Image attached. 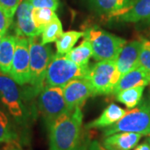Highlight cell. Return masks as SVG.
Returning a JSON list of instances; mask_svg holds the SVG:
<instances>
[{
  "instance_id": "6da1fadb",
  "label": "cell",
  "mask_w": 150,
  "mask_h": 150,
  "mask_svg": "<svg viewBox=\"0 0 150 150\" xmlns=\"http://www.w3.org/2000/svg\"><path fill=\"white\" fill-rule=\"evenodd\" d=\"M82 108L67 111L48 127L49 150H85L82 141Z\"/></svg>"
},
{
  "instance_id": "7a4b0ae2",
  "label": "cell",
  "mask_w": 150,
  "mask_h": 150,
  "mask_svg": "<svg viewBox=\"0 0 150 150\" xmlns=\"http://www.w3.org/2000/svg\"><path fill=\"white\" fill-rule=\"evenodd\" d=\"M30 53V90L29 96L38 95L45 87V77L48 64L54 56L51 45L42 44L41 38H28Z\"/></svg>"
},
{
  "instance_id": "3957f363",
  "label": "cell",
  "mask_w": 150,
  "mask_h": 150,
  "mask_svg": "<svg viewBox=\"0 0 150 150\" xmlns=\"http://www.w3.org/2000/svg\"><path fill=\"white\" fill-rule=\"evenodd\" d=\"M120 132L150 134V98L142 100L136 107L127 111L118 122L106 128L103 130V136L107 137Z\"/></svg>"
},
{
  "instance_id": "277c9868",
  "label": "cell",
  "mask_w": 150,
  "mask_h": 150,
  "mask_svg": "<svg viewBox=\"0 0 150 150\" xmlns=\"http://www.w3.org/2000/svg\"><path fill=\"white\" fill-rule=\"evenodd\" d=\"M83 37L91 44L93 57L97 61L116 60L127 41L97 27L84 31Z\"/></svg>"
},
{
  "instance_id": "5b68a950",
  "label": "cell",
  "mask_w": 150,
  "mask_h": 150,
  "mask_svg": "<svg viewBox=\"0 0 150 150\" xmlns=\"http://www.w3.org/2000/svg\"><path fill=\"white\" fill-rule=\"evenodd\" d=\"M89 67L79 66L64 55L54 54L45 77V86L63 88L71 81L88 76Z\"/></svg>"
},
{
  "instance_id": "8992f818",
  "label": "cell",
  "mask_w": 150,
  "mask_h": 150,
  "mask_svg": "<svg viewBox=\"0 0 150 150\" xmlns=\"http://www.w3.org/2000/svg\"><path fill=\"white\" fill-rule=\"evenodd\" d=\"M0 101L18 124H26L27 108L18 85L9 75L0 73Z\"/></svg>"
},
{
  "instance_id": "52a82bcc",
  "label": "cell",
  "mask_w": 150,
  "mask_h": 150,
  "mask_svg": "<svg viewBox=\"0 0 150 150\" xmlns=\"http://www.w3.org/2000/svg\"><path fill=\"white\" fill-rule=\"evenodd\" d=\"M95 94H110L121 78L115 60L98 61L89 68L88 76Z\"/></svg>"
},
{
  "instance_id": "ba28073f",
  "label": "cell",
  "mask_w": 150,
  "mask_h": 150,
  "mask_svg": "<svg viewBox=\"0 0 150 150\" xmlns=\"http://www.w3.org/2000/svg\"><path fill=\"white\" fill-rule=\"evenodd\" d=\"M38 108L48 128L59 116L69 111L63 88L45 86L38 93Z\"/></svg>"
},
{
  "instance_id": "9c48e42d",
  "label": "cell",
  "mask_w": 150,
  "mask_h": 150,
  "mask_svg": "<svg viewBox=\"0 0 150 150\" xmlns=\"http://www.w3.org/2000/svg\"><path fill=\"white\" fill-rule=\"evenodd\" d=\"M14 56L9 76L18 85L30 82V53L28 38L17 36Z\"/></svg>"
},
{
  "instance_id": "30bf717a",
  "label": "cell",
  "mask_w": 150,
  "mask_h": 150,
  "mask_svg": "<svg viewBox=\"0 0 150 150\" xmlns=\"http://www.w3.org/2000/svg\"><path fill=\"white\" fill-rule=\"evenodd\" d=\"M63 93L69 110L83 107L90 97L96 96L93 87L88 77L71 81L63 87Z\"/></svg>"
},
{
  "instance_id": "8fae6325",
  "label": "cell",
  "mask_w": 150,
  "mask_h": 150,
  "mask_svg": "<svg viewBox=\"0 0 150 150\" xmlns=\"http://www.w3.org/2000/svg\"><path fill=\"white\" fill-rule=\"evenodd\" d=\"M108 17L125 23H150V0H131L127 7Z\"/></svg>"
},
{
  "instance_id": "7c38bea8",
  "label": "cell",
  "mask_w": 150,
  "mask_h": 150,
  "mask_svg": "<svg viewBox=\"0 0 150 150\" xmlns=\"http://www.w3.org/2000/svg\"><path fill=\"white\" fill-rule=\"evenodd\" d=\"M33 6L29 0H21L16 11V35L27 38L39 36L41 33L35 27L32 20Z\"/></svg>"
},
{
  "instance_id": "4fadbf2b",
  "label": "cell",
  "mask_w": 150,
  "mask_h": 150,
  "mask_svg": "<svg viewBox=\"0 0 150 150\" xmlns=\"http://www.w3.org/2000/svg\"><path fill=\"white\" fill-rule=\"evenodd\" d=\"M141 50V41L134 40L126 43L120 51L118 58L116 59V65L121 77L129 71L139 66V54Z\"/></svg>"
},
{
  "instance_id": "5bb4252c",
  "label": "cell",
  "mask_w": 150,
  "mask_h": 150,
  "mask_svg": "<svg viewBox=\"0 0 150 150\" xmlns=\"http://www.w3.org/2000/svg\"><path fill=\"white\" fill-rule=\"evenodd\" d=\"M150 83V74L143 67L138 66L129 73L123 75L115 85L112 93L116 94L120 91L139 86L149 85Z\"/></svg>"
},
{
  "instance_id": "9a60e30c",
  "label": "cell",
  "mask_w": 150,
  "mask_h": 150,
  "mask_svg": "<svg viewBox=\"0 0 150 150\" xmlns=\"http://www.w3.org/2000/svg\"><path fill=\"white\" fill-rule=\"evenodd\" d=\"M142 134L120 132L104 138L103 145L108 150H131L142 138Z\"/></svg>"
},
{
  "instance_id": "2e32d148",
  "label": "cell",
  "mask_w": 150,
  "mask_h": 150,
  "mask_svg": "<svg viewBox=\"0 0 150 150\" xmlns=\"http://www.w3.org/2000/svg\"><path fill=\"white\" fill-rule=\"evenodd\" d=\"M126 112L127 111L125 109L117 104L111 103L103 110L98 118L88 123L85 126V129H104L110 127L123 118Z\"/></svg>"
},
{
  "instance_id": "e0dca14e",
  "label": "cell",
  "mask_w": 150,
  "mask_h": 150,
  "mask_svg": "<svg viewBox=\"0 0 150 150\" xmlns=\"http://www.w3.org/2000/svg\"><path fill=\"white\" fill-rule=\"evenodd\" d=\"M17 35H4L0 43V73L9 75L14 56Z\"/></svg>"
},
{
  "instance_id": "ac0fdd59",
  "label": "cell",
  "mask_w": 150,
  "mask_h": 150,
  "mask_svg": "<svg viewBox=\"0 0 150 150\" xmlns=\"http://www.w3.org/2000/svg\"><path fill=\"white\" fill-rule=\"evenodd\" d=\"M66 58L70 59L79 66L88 67L89 60L93 57V49L89 41L84 38V39L76 48H74L70 52L64 55Z\"/></svg>"
},
{
  "instance_id": "d6986e66",
  "label": "cell",
  "mask_w": 150,
  "mask_h": 150,
  "mask_svg": "<svg viewBox=\"0 0 150 150\" xmlns=\"http://www.w3.org/2000/svg\"><path fill=\"white\" fill-rule=\"evenodd\" d=\"M87 2L92 9L109 16L127 7L131 0H87Z\"/></svg>"
},
{
  "instance_id": "ffe728a7",
  "label": "cell",
  "mask_w": 150,
  "mask_h": 150,
  "mask_svg": "<svg viewBox=\"0 0 150 150\" xmlns=\"http://www.w3.org/2000/svg\"><path fill=\"white\" fill-rule=\"evenodd\" d=\"M83 35L84 33L79 31H68L63 33V34L55 42L57 54L59 55H65L68 54L74 48L79 39L83 37Z\"/></svg>"
},
{
  "instance_id": "44dd1931",
  "label": "cell",
  "mask_w": 150,
  "mask_h": 150,
  "mask_svg": "<svg viewBox=\"0 0 150 150\" xmlns=\"http://www.w3.org/2000/svg\"><path fill=\"white\" fill-rule=\"evenodd\" d=\"M144 90V86L125 89L116 93V99L118 102L126 105L129 108H134L142 101Z\"/></svg>"
},
{
  "instance_id": "7402d4cb",
  "label": "cell",
  "mask_w": 150,
  "mask_h": 150,
  "mask_svg": "<svg viewBox=\"0 0 150 150\" xmlns=\"http://www.w3.org/2000/svg\"><path fill=\"white\" fill-rule=\"evenodd\" d=\"M31 15L35 27L41 33L44 28L57 16L55 11L47 8H33Z\"/></svg>"
},
{
  "instance_id": "603a6c76",
  "label": "cell",
  "mask_w": 150,
  "mask_h": 150,
  "mask_svg": "<svg viewBox=\"0 0 150 150\" xmlns=\"http://www.w3.org/2000/svg\"><path fill=\"white\" fill-rule=\"evenodd\" d=\"M63 33L62 23L59 20V17L56 16L44 28L41 33V43L42 44H48L56 42L58 38L63 34Z\"/></svg>"
},
{
  "instance_id": "cb8c5ba5",
  "label": "cell",
  "mask_w": 150,
  "mask_h": 150,
  "mask_svg": "<svg viewBox=\"0 0 150 150\" xmlns=\"http://www.w3.org/2000/svg\"><path fill=\"white\" fill-rule=\"evenodd\" d=\"M17 139V134L8 118L0 110V144L11 143Z\"/></svg>"
},
{
  "instance_id": "d4e9b609",
  "label": "cell",
  "mask_w": 150,
  "mask_h": 150,
  "mask_svg": "<svg viewBox=\"0 0 150 150\" xmlns=\"http://www.w3.org/2000/svg\"><path fill=\"white\" fill-rule=\"evenodd\" d=\"M139 64L150 74V40L147 38H143L141 40Z\"/></svg>"
},
{
  "instance_id": "484cf974",
  "label": "cell",
  "mask_w": 150,
  "mask_h": 150,
  "mask_svg": "<svg viewBox=\"0 0 150 150\" xmlns=\"http://www.w3.org/2000/svg\"><path fill=\"white\" fill-rule=\"evenodd\" d=\"M21 0H0V8H3L7 15L13 19Z\"/></svg>"
},
{
  "instance_id": "4316f807",
  "label": "cell",
  "mask_w": 150,
  "mask_h": 150,
  "mask_svg": "<svg viewBox=\"0 0 150 150\" xmlns=\"http://www.w3.org/2000/svg\"><path fill=\"white\" fill-rule=\"evenodd\" d=\"M33 8H47L56 11L59 8V0H29Z\"/></svg>"
},
{
  "instance_id": "83f0119b",
  "label": "cell",
  "mask_w": 150,
  "mask_h": 150,
  "mask_svg": "<svg viewBox=\"0 0 150 150\" xmlns=\"http://www.w3.org/2000/svg\"><path fill=\"white\" fill-rule=\"evenodd\" d=\"M13 23V19L7 15L4 10L0 8V34L5 35Z\"/></svg>"
},
{
  "instance_id": "f1b7e54d",
  "label": "cell",
  "mask_w": 150,
  "mask_h": 150,
  "mask_svg": "<svg viewBox=\"0 0 150 150\" xmlns=\"http://www.w3.org/2000/svg\"><path fill=\"white\" fill-rule=\"evenodd\" d=\"M87 150H108L96 140L90 142L87 146Z\"/></svg>"
},
{
  "instance_id": "f546056e",
  "label": "cell",
  "mask_w": 150,
  "mask_h": 150,
  "mask_svg": "<svg viewBox=\"0 0 150 150\" xmlns=\"http://www.w3.org/2000/svg\"><path fill=\"white\" fill-rule=\"evenodd\" d=\"M134 150H150V145L149 143L144 142V143L141 144L139 146H137Z\"/></svg>"
},
{
  "instance_id": "4dcf8cb0",
  "label": "cell",
  "mask_w": 150,
  "mask_h": 150,
  "mask_svg": "<svg viewBox=\"0 0 150 150\" xmlns=\"http://www.w3.org/2000/svg\"><path fill=\"white\" fill-rule=\"evenodd\" d=\"M4 37V35H1L0 34V43H1V41H2V39H3V38Z\"/></svg>"
},
{
  "instance_id": "1f68e13d",
  "label": "cell",
  "mask_w": 150,
  "mask_h": 150,
  "mask_svg": "<svg viewBox=\"0 0 150 150\" xmlns=\"http://www.w3.org/2000/svg\"><path fill=\"white\" fill-rule=\"evenodd\" d=\"M9 150H22V149H15V148H14V149H11Z\"/></svg>"
},
{
  "instance_id": "d6a6232c",
  "label": "cell",
  "mask_w": 150,
  "mask_h": 150,
  "mask_svg": "<svg viewBox=\"0 0 150 150\" xmlns=\"http://www.w3.org/2000/svg\"><path fill=\"white\" fill-rule=\"evenodd\" d=\"M148 142H149V145H150V137L149 138V139H148Z\"/></svg>"
}]
</instances>
